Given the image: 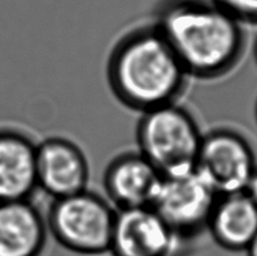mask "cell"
I'll return each instance as SVG.
<instances>
[{
  "label": "cell",
  "instance_id": "16",
  "mask_svg": "<svg viewBox=\"0 0 257 256\" xmlns=\"http://www.w3.org/2000/svg\"><path fill=\"white\" fill-rule=\"evenodd\" d=\"M253 54H254V59H255V62L257 65V38L255 40V43H254V48H253Z\"/></svg>",
  "mask_w": 257,
  "mask_h": 256
},
{
  "label": "cell",
  "instance_id": "3",
  "mask_svg": "<svg viewBox=\"0 0 257 256\" xmlns=\"http://www.w3.org/2000/svg\"><path fill=\"white\" fill-rule=\"evenodd\" d=\"M202 137L195 117L177 103L141 113L136 129L138 152L163 176L194 171Z\"/></svg>",
  "mask_w": 257,
  "mask_h": 256
},
{
  "label": "cell",
  "instance_id": "17",
  "mask_svg": "<svg viewBox=\"0 0 257 256\" xmlns=\"http://www.w3.org/2000/svg\"><path fill=\"white\" fill-rule=\"evenodd\" d=\"M255 117H256V122H257V99H256V104H255Z\"/></svg>",
  "mask_w": 257,
  "mask_h": 256
},
{
  "label": "cell",
  "instance_id": "15",
  "mask_svg": "<svg viewBox=\"0 0 257 256\" xmlns=\"http://www.w3.org/2000/svg\"><path fill=\"white\" fill-rule=\"evenodd\" d=\"M247 256H257V234L251 240V243L249 244L248 247L246 249Z\"/></svg>",
  "mask_w": 257,
  "mask_h": 256
},
{
  "label": "cell",
  "instance_id": "8",
  "mask_svg": "<svg viewBox=\"0 0 257 256\" xmlns=\"http://www.w3.org/2000/svg\"><path fill=\"white\" fill-rule=\"evenodd\" d=\"M180 238L151 207L116 210L113 256H171Z\"/></svg>",
  "mask_w": 257,
  "mask_h": 256
},
{
  "label": "cell",
  "instance_id": "12",
  "mask_svg": "<svg viewBox=\"0 0 257 256\" xmlns=\"http://www.w3.org/2000/svg\"><path fill=\"white\" fill-rule=\"evenodd\" d=\"M206 230L229 252H246L257 234V207L245 191L218 195Z\"/></svg>",
  "mask_w": 257,
  "mask_h": 256
},
{
  "label": "cell",
  "instance_id": "10",
  "mask_svg": "<svg viewBox=\"0 0 257 256\" xmlns=\"http://www.w3.org/2000/svg\"><path fill=\"white\" fill-rule=\"evenodd\" d=\"M36 146L24 132L0 127V202L30 200L38 189Z\"/></svg>",
  "mask_w": 257,
  "mask_h": 256
},
{
  "label": "cell",
  "instance_id": "9",
  "mask_svg": "<svg viewBox=\"0 0 257 256\" xmlns=\"http://www.w3.org/2000/svg\"><path fill=\"white\" fill-rule=\"evenodd\" d=\"M163 175L139 152L114 157L105 168L103 183L116 210L151 207Z\"/></svg>",
  "mask_w": 257,
  "mask_h": 256
},
{
  "label": "cell",
  "instance_id": "11",
  "mask_svg": "<svg viewBox=\"0 0 257 256\" xmlns=\"http://www.w3.org/2000/svg\"><path fill=\"white\" fill-rule=\"evenodd\" d=\"M48 235L47 220L30 200L0 202V256H41Z\"/></svg>",
  "mask_w": 257,
  "mask_h": 256
},
{
  "label": "cell",
  "instance_id": "6",
  "mask_svg": "<svg viewBox=\"0 0 257 256\" xmlns=\"http://www.w3.org/2000/svg\"><path fill=\"white\" fill-rule=\"evenodd\" d=\"M218 194L194 171L163 176L151 203L159 217L180 239L206 229Z\"/></svg>",
  "mask_w": 257,
  "mask_h": 256
},
{
  "label": "cell",
  "instance_id": "5",
  "mask_svg": "<svg viewBox=\"0 0 257 256\" xmlns=\"http://www.w3.org/2000/svg\"><path fill=\"white\" fill-rule=\"evenodd\" d=\"M194 170L218 195L245 191L257 170L255 150L241 132L215 127L203 134Z\"/></svg>",
  "mask_w": 257,
  "mask_h": 256
},
{
  "label": "cell",
  "instance_id": "7",
  "mask_svg": "<svg viewBox=\"0 0 257 256\" xmlns=\"http://www.w3.org/2000/svg\"><path fill=\"white\" fill-rule=\"evenodd\" d=\"M38 189L53 198H66L87 189L89 165L84 152L73 141L51 137L36 146Z\"/></svg>",
  "mask_w": 257,
  "mask_h": 256
},
{
  "label": "cell",
  "instance_id": "1",
  "mask_svg": "<svg viewBox=\"0 0 257 256\" xmlns=\"http://www.w3.org/2000/svg\"><path fill=\"white\" fill-rule=\"evenodd\" d=\"M153 23L196 79L229 75L246 52L245 25L213 0H160Z\"/></svg>",
  "mask_w": 257,
  "mask_h": 256
},
{
  "label": "cell",
  "instance_id": "13",
  "mask_svg": "<svg viewBox=\"0 0 257 256\" xmlns=\"http://www.w3.org/2000/svg\"><path fill=\"white\" fill-rule=\"evenodd\" d=\"M242 24L257 25V0H213Z\"/></svg>",
  "mask_w": 257,
  "mask_h": 256
},
{
  "label": "cell",
  "instance_id": "14",
  "mask_svg": "<svg viewBox=\"0 0 257 256\" xmlns=\"http://www.w3.org/2000/svg\"><path fill=\"white\" fill-rule=\"evenodd\" d=\"M245 192L257 207V170L253 174V176H251L248 184H247Z\"/></svg>",
  "mask_w": 257,
  "mask_h": 256
},
{
  "label": "cell",
  "instance_id": "2",
  "mask_svg": "<svg viewBox=\"0 0 257 256\" xmlns=\"http://www.w3.org/2000/svg\"><path fill=\"white\" fill-rule=\"evenodd\" d=\"M106 77L118 102L140 113L177 103L190 78L154 23L135 27L117 41Z\"/></svg>",
  "mask_w": 257,
  "mask_h": 256
},
{
  "label": "cell",
  "instance_id": "4",
  "mask_svg": "<svg viewBox=\"0 0 257 256\" xmlns=\"http://www.w3.org/2000/svg\"><path fill=\"white\" fill-rule=\"evenodd\" d=\"M116 209L86 189L53 200L45 218L48 230L63 248L82 255L109 252Z\"/></svg>",
  "mask_w": 257,
  "mask_h": 256
}]
</instances>
